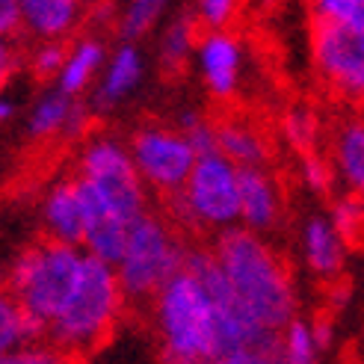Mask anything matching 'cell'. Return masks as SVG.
Wrapping results in <instances>:
<instances>
[{
    "mask_svg": "<svg viewBox=\"0 0 364 364\" xmlns=\"http://www.w3.org/2000/svg\"><path fill=\"white\" fill-rule=\"evenodd\" d=\"M166 4L169 0H127V6L119 18V33L124 36V42L142 39L154 27V21L166 9Z\"/></svg>",
    "mask_w": 364,
    "mask_h": 364,
    "instance_id": "24",
    "label": "cell"
},
{
    "mask_svg": "<svg viewBox=\"0 0 364 364\" xmlns=\"http://www.w3.org/2000/svg\"><path fill=\"white\" fill-rule=\"evenodd\" d=\"M335 175H338V169L326 157H320L317 151L302 154V178H305V184L311 187L314 193H320V196L329 193Z\"/></svg>",
    "mask_w": 364,
    "mask_h": 364,
    "instance_id": "29",
    "label": "cell"
},
{
    "mask_svg": "<svg viewBox=\"0 0 364 364\" xmlns=\"http://www.w3.org/2000/svg\"><path fill=\"white\" fill-rule=\"evenodd\" d=\"M33 39H65L83 15V0H18Z\"/></svg>",
    "mask_w": 364,
    "mask_h": 364,
    "instance_id": "17",
    "label": "cell"
},
{
    "mask_svg": "<svg viewBox=\"0 0 364 364\" xmlns=\"http://www.w3.org/2000/svg\"><path fill=\"white\" fill-rule=\"evenodd\" d=\"M104 63V45L98 39H80L71 45L68 60L57 77V89L65 92L68 98H77L83 89L92 83V77L98 75V68Z\"/></svg>",
    "mask_w": 364,
    "mask_h": 364,
    "instance_id": "21",
    "label": "cell"
},
{
    "mask_svg": "<svg viewBox=\"0 0 364 364\" xmlns=\"http://www.w3.org/2000/svg\"><path fill=\"white\" fill-rule=\"evenodd\" d=\"M213 252L246 311L267 329L284 332L296 320V290L290 267L264 234L246 225L216 231Z\"/></svg>",
    "mask_w": 364,
    "mask_h": 364,
    "instance_id": "1",
    "label": "cell"
},
{
    "mask_svg": "<svg viewBox=\"0 0 364 364\" xmlns=\"http://www.w3.org/2000/svg\"><path fill=\"white\" fill-rule=\"evenodd\" d=\"M234 12V0H198L196 15L208 30H223L231 21Z\"/></svg>",
    "mask_w": 364,
    "mask_h": 364,
    "instance_id": "31",
    "label": "cell"
},
{
    "mask_svg": "<svg viewBox=\"0 0 364 364\" xmlns=\"http://www.w3.org/2000/svg\"><path fill=\"white\" fill-rule=\"evenodd\" d=\"M216 124V136H220V151L234 163V166H264L269 149H267V136L246 122L243 116H231L223 113L213 119Z\"/></svg>",
    "mask_w": 364,
    "mask_h": 364,
    "instance_id": "16",
    "label": "cell"
},
{
    "mask_svg": "<svg viewBox=\"0 0 364 364\" xmlns=\"http://www.w3.org/2000/svg\"><path fill=\"white\" fill-rule=\"evenodd\" d=\"M0 30L9 42H18L27 33V21H24V9L18 0H0Z\"/></svg>",
    "mask_w": 364,
    "mask_h": 364,
    "instance_id": "32",
    "label": "cell"
},
{
    "mask_svg": "<svg viewBox=\"0 0 364 364\" xmlns=\"http://www.w3.org/2000/svg\"><path fill=\"white\" fill-rule=\"evenodd\" d=\"M311 48L320 77L332 86V92L343 101L364 104V33L314 18Z\"/></svg>",
    "mask_w": 364,
    "mask_h": 364,
    "instance_id": "9",
    "label": "cell"
},
{
    "mask_svg": "<svg viewBox=\"0 0 364 364\" xmlns=\"http://www.w3.org/2000/svg\"><path fill=\"white\" fill-rule=\"evenodd\" d=\"M332 157L341 181L350 193L364 198V116L347 119L338 124L332 136Z\"/></svg>",
    "mask_w": 364,
    "mask_h": 364,
    "instance_id": "18",
    "label": "cell"
},
{
    "mask_svg": "<svg viewBox=\"0 0 364 364\" xmlns=\"http://www.w3.org/2000/svg\"><path fill=\"white\" fill-rule=\"evenodd\" d=\"M240 178V225L249 231H276L282 223V196L264 166H237Z\"/></svg>",
    "mask_w": 364,
    "mask_h": 364,
    "instance_id": "12",
    "label": "cell"
},
{
    "mask_svg": "<svg viewBox=\"0 0 364 364\" xmlns=\"http://www.w3.org/2000/svg\"><path fill=\"white\" fill-rule=\"evenodd\" d=\"M0 364H75V355L60 350L57 343L42 341V343H30V347L4 353Z\"/></svg>",
    "mask_w": 364,
    "mask_h": 364,
    "instance_id": "27",
    "label": "cell"
},
{
    "mask_svg": "<svg viewBox=\"0 0 364 364\" xmlns=\"http://www.w3.org/2000/svg\"><path fill=\"white\" fill-rule=\"evenodd\" d=\"M320 347L314 341L311 323L294 320L287 323V329L282 332V361L284 364H317Z\"/></svg>",
    "mask_w": 364,
    "mask_h": 364,
    "instance_id": "23",
    "label": "cell"
},
{
    "mask_svg": "<svg viewBox=\"0 0 364 364\" xmlns=\"http://www.w3.org/2000/svg\"><path fill=\"white\" fill-rule=\"evenodd\" d=\"M213 364H284L282 353H269V350H237L228 353L223 358H216Z\"/></svg>",
    "mask_w": 364,
    "mask_h": 364,
    "instance_id": "33",
    "label": "cell"
},
{
    "mask_svg": "<svg viewBox=\"0 0 364 364\" xmlns=\"http://www.w3.org/2000/svg\"><path fill=\"white\" fill-rule=\"evenodd\" d=\"M42 341H48V323L9 294H4V299H0V350L12 353Z\"/></svg>",
    "mask_w": 364,
    "mask_h": 364,
    "instance_id": "19",
    "label": "cell"
},
{
    "mask_svg": "<svg viewBox=\"0 0 364 364\" xmlns=\"http://www.w3.org/2000/svg\"><path fill=\"white\" fill-rule=\"evenodd\" d=\"M75 181H77V193H80V202H83V213H86L83 252L104 261V264L116 267L124 258L127 237H131V223L122 220V216L110 208V202L98 193V187L92 181H86L80 175H75Z\"/></svg>",
    "mask_w": 364,
    "mask_h": 364,
    "instance_id": "10",
    "label": "cell"
},
{
    "mask_svg": "<svg viewBox=\"0 0 364 364\" xmlns=\"http://www.w3.org/2000/svg\"><path fill=\"white\" fill-rule=\"evenodd\" d=\"M311 332H314V341H317L320 353L332 347V341H335V326H332V317H326V314L314 317V320H311Z\"/></svg>",
    "mask_w": 364,
    "mask_h": 364,
    "instance_id": "34",
    "label": "cell"
},
{
    "mask_svg": "<svg viewBox=\"0 0 364 364\" xmlns=\"http://www.w3.org/2000/svg\"><path fill=\"white\" fill-rule=\"evenodd\" d=\"M42 231L45 237L68 243V246H80L86 237V213L83 202L77 193V181L75 175L57 181L42 198Z\"/></svg>",
    "mask_w": 364,
    "mask_h": 364,
    "instance_id": "11",
    "label": "cell"
},
{
    "mask_svg": "<svg viewBox=\"0 0 364 364\" xmlns=\"http://www.w3.org/2000/svg\"><path fill=\"white\" fill-rule=\"evenodd\" d=\"M361 364H364V355H361Z\"/></svg>",
    "mask_w": 364,
    "mask_h": 364,
    "instance_id": "36",
    "label": "cell"
},
{
    "mask_svg": "<svg viewBox=\"0 0 364 364\" xmlns=\"http://www.w3.org/2000/svg\"><path fill=\"white\" fill-rule=\"evenodd\" d=\"M139 77H142V57L131 42H124L113 53V60L107 63V71H104L101 83L95 86V95L89 101V107H92L95 113L113 110L119 101H124V95L134 92Z\"/></svg>",
    "mask_w": 364,
    "mask_h": 364,
    "instance_id": "15",
    "label": "cell"
},
{
    "mask_svg": "<svg viewBox=\"0 0 364 364\" xmlns=\"http://www.w3.org/2000/svg\"><path fill=\"white\" fill-rule=\"evenodd\" d=\"M127 149H131V157L136 163L142 181L151 190H157L160 198L184 190L198 160L187 134H181L178 127H169V124H157V122L139 124L131 134Z\"/></svg>",
    "mask_w": 364,
    "mask_h": 364,
    "instance_id": "7",
    "label": "cell"
},
{
    "mask_svg": "<svg viewBox=\"0 0 364 364\" xmlns=\"http://www.w3.org/2000/svg\"><path fill=\"white\" fill-rule=\"evenodd\" d=\"M124 308L127 305L116 267L86 255L80 284L63 308V314L48 326V341L75 358L92 353L110 338Z\"/></svg>",
    "mask_w": 364,
    "mask_h": 364,
    "instance_id": "5",
    "label": "cell"
},
{
    "mask_svg": "<svg viewBox=\"0 0 364 364\" xmlns=\"http://www.w3.org/2000/svg\"><path fill=\"white\" fill-rule=\"evenodd\" d=\"M187 139H190V145H193V151L198 154V157H210V154H223L220 151V136H216V124H213V119H198L193 127H187Z\"/></svg>",
    "mask_w": 364,
    "mask_h": 364,
    "instance_id": "30",
    "label": "cell"
},
{
    "mask_svg": "<svg viewBox=\"0 0 364 364\" xmlns=\"http://www.w3.org/2000/svg\"><path fill=\"white\" fill-rule=\"evenodd\" d=\"M187 252L190 246L184 243V234L166 220V213L145 210L134 220L124 258L116 264L124 305L151 308L169 279L187 267Z\"/></svg>",
    "mask_w": 364,
    "mask_h": 364,
    "instance_id": "4",
    "label": "cell"
},
{
    "mask_svg": "<svg viewBox=\"0 0 364 364\" xmlns=\"http://www.w3.org/2000/svg\"><path fill=\"white\" fill-rule=\"evenodd\" d=\"M160 364H213L220 358V314L190 269H181L151 302Z\"/></svg>",
    "mask_w": 364,
    "mask_h": 364,
    "instance_id": "2",
    "label": "cell"
},
{
    "mask_svg": "<svg viewBox=\"0 0 364 364\" xmlns=\"http://www.w3.org/2000/svg\"><path fill=\"white\" fill-rule=\"evenodd\" d=\"M0 116H4V122H9V119L15 116V107H12L9 101H4V104H0Z\"/></svg>",
    "mask_w": 364,
    "mask_h": 364,
    "instance_id": "35",
    "label": "cell"
},
{
    "mask_svg": "<svg viewBox=\"0 0 364 364\" xmlns=\"http://www.w3.org/2000/svg\"><path fill=\"white\" fill-rule=\"evenodd\" d=\"M311 12L320 21L347 24L364 33V0H308Z\"/></svg>",
    "mask_w": 364,
    "mask_h": 364,
    "instance_id": "26",
    "label": "cell"
},
{
    "mask_svg": "<svg viewBox=\"0 0 364 364\" xmlns=\"http://www.w3.org/2000/svg\"><path fill=\"white\" fill-rule=\"evenodd\" d=\"M68 50L71 48L65 45V39H45L27 53V65L39 80L60 77V71L68 60Z\"/></svg>",
    "mask_w": 364,
    "mask_h": 364,
    "instance_id": "25",
    "label": "cell"
},
{
    "mask_svg": "<svg viewBox=\"0 0 364 364\" xmlns=\"http://www.w3.org/2000/svg\"><path fill=\"white\" fill-rule=\"evenodd\" d=\"M181 193H184V202L198 231H223L240 223V178L237 166L225 154L198 157Z\"/></svg>",
    "mask_w": 364,
    "mask_h": 364,
    "instance_id": "8",
    "label": "cell"
},
{
    "mask_svg": "<svg viewBox=\"0 0 364 364\" xmlns=\"http://www.w3.org/2000/svg\"><path fill=\"white\" fill-rule=\"evenodd\" d=\"M71 104L75 98H68L60 89L53 92H45L39 101L33 104V110L27 116V136L42 142V139H50L65 131V122H68V113H71Z\"/></svg>",
    "mask_w": 364,
    "mask_h": 364,
    "instance_id": "22",
    "label": "cell"
},
{
    "mask_svg": "<svg viewBox=\"0 0 364 364\" xmlns=\"http://www.w3.org/2000/svg\"><path fill=\"white\" fill-rule=\"evenodd\" d=\"M86 252L80 246L57 243L42 234L12 255L6 267V294L50 326L75 296Z\"/></svg>",
    "mask_w": 364,
    "mask_h": 364,
    "instance_id": "3",
    "label": "cell"
},
{
    "mask_svg": "<svg viewBox=\"0 0 364 364\" xmlns=\"http://www.w3.org/2000/svg\"><path fill=\"white\" fill-rule=\"evenodd\" d=\"M75 175L92 181L98 193L110 202V208L127 223L139 220L149 210V196H145L149 184L142 181L131 149L113 136H92L83 142Z\"/></svg>",
    "mask_w": 364,
    "mask_h": 364,
    "instance_id": "6",
    "label": "cell"
},
{
    "mask_svg": "<svg viewBox=\"0 0 364 364\" xmlns=\"http://www.w3.org/2000/svg\"><path fill=\"white\" fill-rule=\"evenodd\" d=\"M198 65L216 101H228L240 80V48L225 30H205L198 39Z\"/></svg>",
    "mask_w": 364,
    "mask_h": 364,
    "instance_id": "13",
    "label": "cell"
},
{
    "mask_svg": "<svg viewBox=\"0 0 364 364\" xmlns=\"http://www.w3.org/2000/svg\"><path fill=\"white\" fill-rule=\"evenodd\" d=\"M302 252L305 264L317 272L320 279H338L343 269V255H347V240L341 237L332 220L326 216H311L302 231Z\"/></svg>",
    "mask_w": 364,
    "mask_h": 364,
    "instance_id": "14",
    "label": "cell"
},
{
    "mask_svg": "<svg viewBox=\"0 0 364 364\" xmlns=\"http://www.w3.org/2000/svg\"><path fill=\"white\" fill-rule=\"evenodd\" d=\"M198 15L193 12H181L175 21L169 24V30L163 33V42H160V53H157V63L163 77H181L184 68L190 63V53L198 48Z\"/></svg>",
    "mask_w": 364,
    "mask_h": 364,
    "instance_id": "20",
    "label": "cell"
},
{
    "mask_svg": "<svg viewBox=\"0 0 364 364\" xmlns=\"http://www.w3.org/2000/svg\"><path fill=\"white\" fill-rule=\"evenodd\" d=\"M284 134L294 142V149L299 154H311L317 151V122L311 113L305 110H290L284 119Z\"/></svg>",
    "mask_w": 364,
    "mask_h": 364,
    "instance_id": "28",
    "label": "cell"
}]
</instances>
